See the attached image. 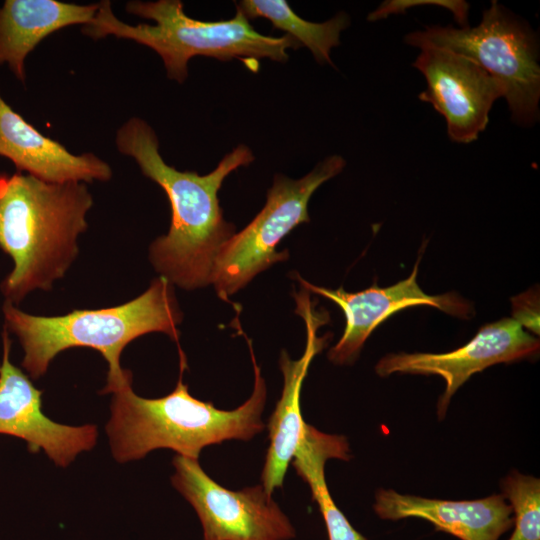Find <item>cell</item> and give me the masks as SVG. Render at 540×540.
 <instances>
[{
	"label": "cell",
	"mask_w": 540,
	"mask_h": 540,
	"mask_svg": "<svg viewBox=\"0 0 540 540\" xmlns=\"http://www.w3.org/2000/svg\"><path fill=\"white\" fill-rule=\"evenodd\" d=\"M118 150L135 159L142 173L166 193L171 207V225L166 235L149 247L155 270L173 285L193 290L212 284L216 258L235 234L223 217L218 191L234 170L248 166L254 156L239 145L207 175L178 171L159 153L156 133L144 120L133 117L116 134Z\"/></svg>",
	"instance_id": "cell-1"
},
{
	"label": "cell",
	"mask_w": 540,
	"mask_h": 540,
	"mask_svg": "<svg viewBox=\"0 0 540 540\" xmlns=\"http://www.w3.org/2000/svg\"><path fill=\"white\" fill-rule=\"evenodd\" d=\"M92 205L83 182L0 173V250L14 262L0 284L5 301L18 304L65 275L79 253L77 240Z\"/></svg>",
	"instance_id": "cell-2"
},
{
	"label": "cell",
	"mask_w": 540,
	"mask_h": 540,
	"mask_svg": "<svg viewBox=\"0 0 540 540\" xmlns=\"http://www.w3.org/2000/svg\"><path fill=\"white\" fill-rule=\"evenodd\" d=\"M247 340L254 370L251 396L233 410H220L212 402L193 397L183 382L186 357L179 348L180 374L168 395L148 399L138 396L129 382L112 392L111 417L106 426L114 458L128 462L150 451L168 448L178 455L198 459L203 448L227 440H251L265 429L261 419L266 402V384L251 340Z\"/></svg>",
	"instance_id": "cell-3"
},
{
	"label": "cell",
	"mask_w": 540,
	"mask_h": 540,
	"mask_svg": "<svg viewBox=\"0 0 540 540\" xmlns=\"http://www.w3.org/2000/svg\"><path fill=\"white\" fill-rule=\"evenodd\" d=\"M2 312L4 327L23 348L22 367L32 379L44 375L60 352L73 347L92 348L108 364L107 383L101 393H112L132 382V373L120 365V355L130 342L160 332L179 346L178 326L183 319L174 285L163 276L153 279L141 295L118 306L38 316L5 301Z\"/></svg>",
	"instance_id": "cell-4"
},
{
	"label": "cell",
	"mask_w": 540,
	"mask_h": 540,
	"mask_svg": "<svg viewBox=\"0 0 540 540\" xmlns=\"http://www.w3.org/2000/svg\"><path fill=\"white\" fill-rule=\"evenodd\" d=\"M98 4L95 16L83 27L84 34L95 39L114 35L150 47L162 58L167 76L179 83L188 76V61L197 55L220 61L238 59L256 71L259 59L284 62L289 58L287 49L300 47L289 35L258 33L239 10L228 20L201 21L187 16L179 0L130 1L127 12L156 24L129 25L115 17L109 1Z\"/></svg>",
	"instance_id": "cell-5"
},
{
	"label": "cell",
	"mask_w": 540,
	"mask_h": 540,
	"mask_svg": "<svg viewBox=\"0 0 540 540\" xmlns=\"http://www.w3.org/2000/svg\"><path fill=\"white\" fill-rule=\"evenodd\" d=\"M408 45L435 47L463 55L505 89L512 119L531 125L539 115L540 66L534 34L496 1L475 27L432 26L405 36Z\"/></svg>",
	"instance_id": "cell-6"
},
{
	"label": "cell",
	"mask_w": 540,
	"mask_h": 540,
	"mask_svg": "<svg viewBox=\"0 0 540 540\" xmlns=\"http://www.w3.org/2000/svg\"><path fill=\"white\" fill-rule=\"evenodd\" d=\"M345 163L341 156L332 155L300 179L275 175L263 209L228 240L216 258L212 284L222 301L230 302V296L257 274L288 259V251L278 252L276 247L295 227L310 222L311 196L324 182L339 174Z\"/></svg>",
	"instance_id": "cell-7"
},
{
	"label": "cell",
	"mask_w": 540,
	"mask_h": 540,
	"mask_svg": "<svg viewBox=\"0 0 540 540\" xmlns=\"http://www.w3.org/2000/svg\"><path fill=\"white\" fill-rule=\"evenodd\" d=\"M173 486L194 508L203 540H290L296 530L262 485L232 491L214 481L198 459L176 455Z\"/></svg>",
	"instance_id": "cell-8"
},
{
	"label": "cell",
	"mask_w": 540,
	"mask_h": 540,
	"mask_svg": "<svg viewBox=\"0 0 540 540\" xmlns=\"http://www.w3.org/2000/svg\"><path fill=\"white\" fill-rule=\"evenodd\" d=\"M539 346V340L527 333L517 320L502 318L482 326L468 343L456 350L388 354L379 360L375 371L381 377L394 373L442 377L446 388L437 404V415L441 420L453 394L473 374L494 364L534 357Z\"/></svg>",
	"instance_id": "cell-9"
},
{
	"label": "cell",
	"mask_w": 540,
	"mask_h": 540,
	"mask_svg": "<svg viewBox=\"0 0 540 540\" xmlns=\"http://www.w3.org/2000/svg\"><path fill=\"white\" fill-rule=\"evenodd\" d=\"M413 66L427 83L419 99L444 116L450 140L475 141L494 102L505 96L503 85L473 60L440 48H421Z\"/></svg>",
	"instance_id": "cell-10"
},
{
	"label": "cell",
	"mask_w": 540,
	"mask_h": 540,
	"mask_svg": "<svg viewBox=\"0 0 540 540\" xmlns=\"http://www.w3.org/2000/svg\"><path fill=\"white\" fill-rule=\"evenodd\" d=\"M421 257L420 251L417 262L406 279L386 288H380L374 283L358 292H347L343 287L329 289L317 286L303 279L298 273H293L302 288L330 299L344 313L346 322L342 337L328 352L331 362L337 365L351 364L373 330L392 314L408 307L428 305L462 319H469L474 315L473 305L459 294L450 292L428 295L420 288L417 274Z\"/></svg>",
	"instance_id": "cell-11"
},
{
	"label": "cell",
	"mask_w": 540,
	"mask_h": 540,
	"mask_svg": "<svg viewBox=\"0 0 540 540\" xmlns=\"http://www.w3.org/2000/svg\"><path fill=\"white\" fill-rule=\"evenodd\" d=\"M2 341L0 433L23 439L32 453L42 449L58 466L69 465L80 452L94 447L96 426H69L49 419L42 412V391L9 359L11 340L5 327Z\"/></svg>",
	"instance_id": "cell-12"
},
{
	"label": "cell",
	"mask_w": 540,
	"mask_h": 540,
	"mask_svg": "<svg viewBox=\"0 0 540 540\" xmlns=\"http://www.w3.org/2000/svg\"><path fill=\"white\" fill-rule=\"evenodd\" d=\"M296 303L295 313L306 327V346L303 355L292 360L285 350L281 351L279 367L284 383L281 397L269 418V446L261 473V485L272 494L281 488L289 464L301 443L306 425L300 409V393L313 358L329 343L331 334L318 336L319 328L329 321L327 311L317 310L316 302L310 299V292L301 287L293 292Z\"/></svg>",
	"instance_id": "cell-13"
},
{
	"label": "cell",
	"mask_w": 540,
	"mask_h": 540,
	"mask_svg": "<svg viewBox=\"0 0 540 540\" xmlns=\"http://www.w3.org/2000/svg\"><path fill=\"white\" fill-rule=\"evenodd\" d=\"M375 513L383 520L416 517L461 540H499L513 525L512 508L502 495L476 500H441L380 488Z\"/></svg>",
	"instance_id": "cell-14"
},
{
	"label": "cell",
	"mask_w": 540,
	"mask_h": 540,
	"mask_svg": "<svg viewBox=\"0 0 540 540\" xmlns=\"http://www.w3.org/2000/svg\"><path fill=\"white\" fill-rule=\"evenodd\" d=\"M0 156L50 183L108 181L112 170L92 153L74 155L59 142L42 135L15 112L0 94Z\"/></svg>",
	"instance_id": "cell-15"
},
{
	"label": "cell",
	"mask_w": 540,
	"mask_h": 540,
	"mask_svg": "<svg viewBox=\"0 0 540 540\" xmlns=\"http://www.w3.org/2000/svg\"><path fill=\"white\" fill-rule=\"evenodd\" d=\"M99 4L55 0H6L0 7V64L24 82L27 55L49 34L73 24L87 25Z\"/></svg>",
	"instance_id": "cell-16"
},
{
	"label": "cell",
	"mask_w": 540,
	"mask_h": 540,
	"mask_svg": "<svg viewBox=\"0 0 540 540\" xmlns=\"http://www.w3.org/2000/svg\"><path fill=\"white\" fill-rule=\"evenodd\" d=\"M350 457L349 444L344 436L326 434L307 424L292 459L297 474L309 485L312 499L317 502L329 540H367L336 506L325 480L324 467L328 459L347 461Z\"/></svg>",
	"instance_id": "cell-17"
},
{
	"label": "cell",
	"mask_w": 540,
	"mask_h": 540,
	"mask_svg": "<svg viewBox=\"0 0 540 540\" xmlns=\"http://www.w3.org/2000/svg\"><path fill=\"white\" fill-rule=\"evenodd\" d=\"M236 8L248 20L260 17L269 20L274 28L285 31L300 46H306L317 62L331 65L330 51L340 44V33L350 23L343 12L322 23L304 20L285 0H243Z\"/></svg>",
	"instance_id": "cell-18"
},
{
	"label": "cell",
	"mask_w": 540,
	"mask_h": 540,
	"mask_svg": "<svg viewBox=\"0 0 540 540\" xmlns=\"http://www.w3.org/2000/svg\"><path fill=\"white\" fill-rule=\"evenodd\" d=\"M501 489L514 512L509 540H540V480L513 470L501 481Z\"/></svg>",
	"instance_id": "cell-19"
}]
</instances>
